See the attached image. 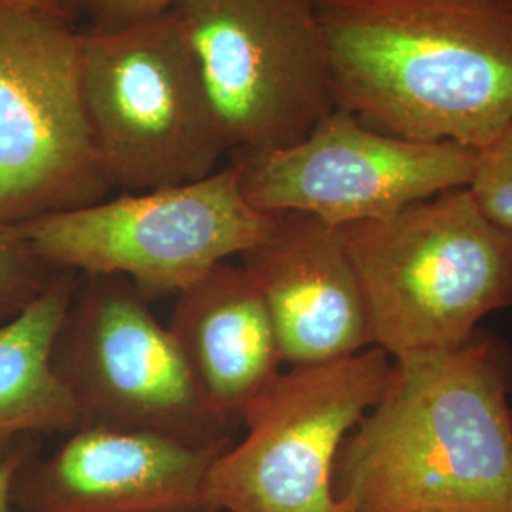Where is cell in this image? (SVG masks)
<instances>
[{
  "label": "cell",
  "instance_id": "1",
  "mask_svg": "<svg viewBox=\"0 0 512 512\" xmlns=\"http://www.w3.org/2000/svg\"><path fill=\"white\" fill-rule=\"evenodd\" d=\"M512 349L476 332L393 359L342 442L334 495L351 512H512Z\"/></svg>",
  "mask_w": 512,
  "mask_h": 512
},
{
  "label": "cell",
  "instance_id": "2",
  "mask_svg": "<svg viewBox=\"0 0 512 512\" xmlns=\"http://www.w3.org/2000/svg\"><path fill=\"white\" fill-rule=\"evenodd\" d=\"M336 109L482 150L512 120V0H313Z\"/></svg>",
  "mask_w": 512,
  "mask_h": 512
},
{
  "label": "cell",
  "instance_id": "3",
  "mask_svg": "<svg viewBox=\"0 0 512 512\" xmlns=\"http://www.w3.org/2000/svg\"><path fill=\"white\" fill-rule=\"evenodd\" d=\"M340 234L372 346L391 359L461 346L484 317L512 306V228L490 219L471 188L340 226Z\"/></svg>",
  "mask_w": 512,
  "mask_h": 512
},
{
  "label": "cell",
  "instance_id": "4",
  "mask_svg": "<svg viewBox=\"0 0 512 512\" xmlns=\"http://www.w3.org/2000/svg\"><path fill=\"white\" fill-rule=\"evenodd\" d=\"M82 95L112 188L205 179L228 145L202 65L175 8L120 33L80 29Z\"/></svg>",
  "mask_w": 512,
  "mask_h": 512
},
{
  "label": "cell",
  "instance_id": "5",
  "mask_svg": "<svg viewBox=\"0 0 512 512\" xmlns=\"http://www.w3.org/2000/svg\"><path fill=\"white\" fill-rule=\"evenodd\" d=\"M239 179L232 162L194 183L103 200L16 228L50 268L120 275L152 302L177 296L268 234L274 215L245 200Z\"/></svg>",
  "mask_w": 512,
  "mask_h": 512
},
{
  "label": "cell",
  "instance_id": "6",
  "mask_svg": "<svg viewBox=\"0 0 512 512\" xmlns=\"http://www.w3.org/2000/svg\"><path fill=\"white\" fill-rule=\"evenodd\" d=\"M110 190L84 107L80 29L0 2V220L18 226Z\"/></svg>",
  "mask_w": 512,
  "mask_h": 512
},
{
  "label": "cell",
  "instance_id": "7",
  "mask_svg": "<svg viewBox=\"0 0 512 512\" xmlns=\"http://www.w3.org/2000/svg\"><path fill=\"white\" fill-rule=\"evenodd\" d=\"M393 368L370 346L281 370L245 408V437L205 475L211 512H351L332 488L338 450L380 399Z\"/></svg>",
  "mask_w": 512,
  "mask_h": 512
},
{
  "label": "cell",
  "instance_id": "8",
  "mask_svg": "<svg viewBox=\"0 0 512 512\" xmlns=\"http://www.w3.org/2000/svg\"><path fill=\"white\" fill-rule=\"evenodd\" d=\"M52 363L80 429L150 433L200 448L232 444L234 431L207 410L171 332L126 277L78 274Z\"/></svg>",
  "mask_w": 512,
  "mask_h": 512
},
{
  "label": "cell",
  "instance_id": "9",
  "mask_svg": "<svg viewBox=\"0 0 512 512\" xmlns=\"http://www.w3.org/2000/svg\"><path fill=\"white\" fill-rule=\"evenodd\" d=\"M230 152L293 147L336 109L313 0H181Z\"/></svg>",
  "mask_w": 512,
  "mask_h": 512
},
{
  "label": "cell",
  "instance_id": "10",
  "mask_svg": "<svg viewBox=\"0 0 512 512\" xmlns=\"http://www.w3.org/2000/svg\"><path fill=\"white\" fill-rule=\"evenodd\" d=\"M232 162L245 200L258 211H300L340 228L469 188L478 150L384 135L334 109L293 147L232 152Z\"/></svg>",
  "mask_w": 512,
  "mask_h": 512
},
{
  "label": "cell",
  "instance_id": "11",
  "mask_svg": "<svg viewBox=\"0 0 512 512\" xmlns=\"http://www.w3.org/2000/svg\"><path fill=\"white\" fill-rule=\"evenodd\" d=\"M226 448H200L137 431L76 429L52 456L40 458L37 450L19 465L10 507L12 512H211L203 482Z\"/></svg>",
  "mask_w": 512,
  "mask_h": 512
},
{
  "label": "cell",
  "instance_id": "12",
  "mask_svg": "<svg viewBox=\"0 0 512 512\" xmlns=\"http://www.w3.org/2000/svg\"><path fill=\"white\" fill-rule=\"evenodd\" d=\"M268 234L245 251L287 365L327 363L372 346L365 298L340 228L300 211L272 213Z\"/></svg>",
  "mask_w": 512,
  "mask_h": 512
},
{
  "label": "cell",
  "instance_id": "13",
  "mask_svg": "<svg viewBox=\"0 0 512 512\" xmlns=\"http://www.w3.org/2000/svg\"><path fill=\"white\" fill-rule=\"evenodd\" d=\"M167 329L207 410L234 431L283 363L255 281L230 260L220 262L177 294Z\"/></svg>",
  "mask_w": 512,
  "mask_h": 512
},
{
  "label": "cell",
  "instance_id": "14",
  "mask_svg": "<svg viewBox=\"0 0 512 512\" xmlns=\"http://www.w3.org/2000/svg\"><path fill=\"white\" fill-rule=\"evenodd\" d=\"M78 274L59 270L50 287L0 323V459L18 442L80 429L69 387L52 363Z\"/></svg>",
  "mask_w": 512,
  "mask_h": 512
},
{
  "label": "cell",
  "instance_id": "15",
  "mask_svg": "<svg viewBox=\"0 0 512 512\" xmlns=\"http://www.w3.org/2000/svg\"><path fill=\"white\" fill-rule=\"evenodd\" d=\"M57 272L33 255L16 226L0 220V323L25 310L50 287Z\"/></svg>",
  "mask_w": 512,
  "mask_h": 512
},
{
  "label": "cell",
  "instance_id": "16",
  "mask_svg": "<svg viewBox=\"0 0 512 512\" xmlns=\"http://www.w3.org/2000/svg\"><path fill=\"white\" fill-rule=\"evenodd\" d=\"M469 188L490 219L512 228V120L494 143L478 150Z\"/></svg>",
  "mask_w": 512,
  "mask_h": 512
},
{
  "label": "cell",
  "instance_id": "17",
  "mask_svg": "<svg viewBox=\"0 0 512 512\" xmlns=\"http://www.w3.org/2000/svg\"><path fill=\"white\" fill-rule=\"evenodd\" d=\"M74 18L86 19L88 31L120 33L162 18L181 0H67Z\"/></svg>",
  "mask_w": 512,
  "mask_h": 512
},
{
  "label": "cell",
  "instance_id": "18",
  "mask_svg": "<svg viewBox=\"0 0 512 512\" xmlns=\"http://www.w3.org/2000/svg\"><path fill=\"white\" fill-rule=\"evenodd\" d=\"M37 450H40V439H25L0 459V512H12L10 490L14 476L18 473L19 465Z\"/></svg>",
  "mask_w": 512,
  "mask_h": 512
},
{
  "label": "cell",
  "instance_id": "19",
  "mask_svg": "<svg viewBox=\"0 0 512 512\" xmlns=\"http://www.w3.org/2000/svg\"><path fill=\"white\" fill-rule=\"evenodd\" d=\"M2 4H25V6H37V8H44V10H50L55 12L59 16H65V18L76 19L71 12V6L67 0H0Z\"/></svg>",
  "mask_w": 512,
  "mask_h": 512
}]
</instances>
